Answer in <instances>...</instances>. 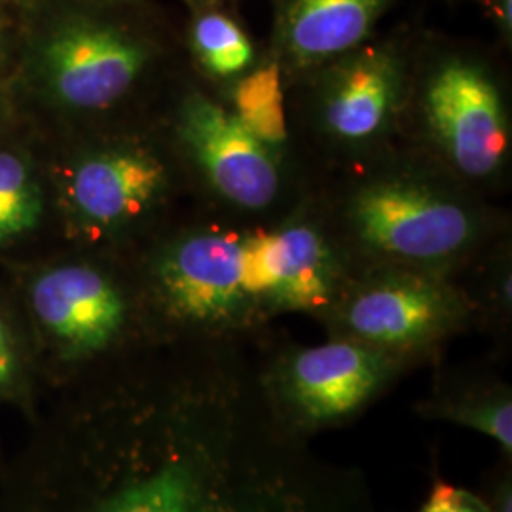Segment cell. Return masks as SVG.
Listing matches in <instances>:
<instances>
[{
	"instance_id": "1",
	"label": "cell",
	"mask_w": 512,
	"mask_h": 512,
	"mask_svg": "<svg viewBox=\"0 0 512 512\" xmlns=\"http://www.w3.org/2000/svg\"><path fill=\"white\" fill-rule=\"evenodd\" d=\"M179 346L80 404L59 512H378L363 469L279 418L258 342Z\"/></svg>"
},
{
	"instance_id": "2",
	"label": "cell",
	"mask_w": 512,
	"mask_h": 512,
	"mask_svg": "<svg viewBox=\"0 0 512 512\" xmlns=\"http://www.w3.org/2000/svg\"><path fill=\"white\" fill-rule=\"evenodd\" d=\"M349 274L308 192L270 219L203 205L152 251L145 296L177 340L253 342L281 315L317 317Z\"/></svg>"
},
{
	"instance_id": "3",
	"label": "cell",
	"mask_w": 512,
	"mask_h": 512,
	"mask_svg": "<svg viewBox=\"0 0 512 512\" xmlns=\"http://www.w3.org/2000/svg\"><path fill=\"white\" fill-rule=\"evenodd\" d=\"M311 202L349 272L410 268L459 277L511 217L403 141L311 175Z\"/></svg>"
},
{
	"instance_id": "4",
	"label": "cell",
	"mask_w": 512,
	"mask_h": 512,
	"mask_svg": "<svg viewBox=\"0 0 512 512\" xmlns=\"http://www.w3.org/2000/svg\"><path fill=\"white\" fill-rule=\"evenodd\" d=\"M401 141L478 194H503L512 169L507 74L476 50H412Z\"/></svg>"
},
{
	"instance_id": "5",
	"label": "cell",
	"mask_w": 512,
	"mask_h": 512,
	"mask_svg": "<svg viewBox=\"0 0 512 512\" xmlns=\"http://www.w3.org/2000/svg\"><path fill=\"white\" fill-rule=\"evenodd\" d=\"M410 55L403 42L370 38L285 84L294 148L310 175L401 141Z\"/></svg>"
},
{
	"instance_id": "6",
	"label": "cell",
	"mask_w": 512,
	"mask_h": 512,
	"mask_svg": "<svg viewBox=\"0 0 512 512\" xmlns=\"http://www.w3.org/2000/svg\"><path fill=\"white\" fill-rule=\"evenodd\" d=\"M169 137L202 205L222 213L270 219L310 192L300 158L262 141L220 92L196 74L184 82L169 118Z\"/></svg>"
},
{
	"instance_id": "7",
	"label": "cell",
	"mask_w": 512,
	"mask_h": 512,
	"mask_svg": "<svg viewBox=\"0 0 512 512\" xmlns=\"http://www.w3.org/2000/svg\"><path fill=\"white\" fill-rule=\"evenodd\" d=\"M332 338H346L401 357L414 366L475 327V308L459 277L410 268L351 272L315 317Z\"/></svg>"
},
{
	"instance_id": "8",
	"label": "cell",
	"mask_w": 512,
	"mask_h": 512,
	"mask_svg": "<svg viewBox=\"0 0 512 512\" xmlns=\"http://www.w3.org/2000/svg\"><path fill=\"white\" fill-rule=\"evenodd\" d=\"M264 342L260 378L266 395L279 418L306 439L355 420L416 368L401 357L346 338L329 336L315 346Z\"/></svg>"
},
{
	"instance_id": "9",
	"label": "cell",
	"mask_w": 512,
	"mask_h": 512,
	"mask_svg": "<svg viewBox=\"0 0 512 512\" xmlns=\"http://www.w3.org/2000/svg\"><path fill=\"white\" fill-rule=\"evenodd\" d=\"M183 167L141 137H124L86 152L67 179V200L78 226L93 239L126 234L152 219L171 198Z\"/></svg>"
},
{
	"instance_id": "10",
	"label": "cell",
	"mask_w": 512,
	"mask_h": 512,
	"mask_svg": "<svg viewBox=\"0 0 512 512\" xmlns=\"http://www.w3.org/2000/svg\"><path fill=\"white\" fill-rule=\"evenodd\" d=\"M44 57L50 88L65 107L105 114L139 88L152 50L122 27L76 21L55 33Z\"/></svg>"
},
{
	"instance_id": "11",
	"label": "cell",
	"mask_w": 512,
	"mask_h": 512,
	"mask_svg": "<svg viewBox=\"0 0 512 512\" xmlns=\"http://www.w3.org/2000/svg\"><path fill=\"white\" fill-rule=\"evenodd\" d=\"M42 327L73 359H95L124 342L133 302L114 275L95 264H67L40 275L31 291Z\"/></svg>"
},
{
	"instance_id": "12",
	"label": "cell",
	"mask_w": 512,
	"mask_h": 512,
	"mask_svg": "<svg viewBox=\"0 0 512 512\" xmlns=\"http://www.w3.org/2000/svg\"><path fill=\"white\" fill-rule=\"evenodd\" d=\"M395 0H277L272 57L283 82L368 42Z\"/></svg>"
},
{
	"instance_id": "13",
	"label": "cell",
	"mask_w": 512,
	"mask_h": 512,
	"mask_svg": "<svg viewBox=\"0 0 512 512\" xmlns=\"http://www.w3.org/2000/svg\"><path fill=\"white\" fill-rule=\"evenodd\" d=\"M427 420L448 421L494 440L501 454L512 458V389L494 376H448L416 404Z\"/></svg>"
},
{
	"instance_id": "14",
	"label": "cell",
	"mask_w": 512,
	"mask_h": 512,
	"mask_svg": "<svg viewBox=\"0 0 512 512\" xmlns=\"http://www.w3.org/2000/svg\"><path fill=\"white\" fill-rule=\"evenodd\" d=\"M217 86L239 118L262 141L283 154L300 158L289 128L283 73L272 57H260L249 73Z\"/></svg>"
},
{
	"instance_id": "15",
	"label": "cell",
	"mask_w": 512,
	"mask_h": 512,
	"mask_svg": "<svg viewBox=\"0 0 512 512\" xmlns=\"http://www.w3.org/2000/svg\"><path fill=\"white\" fill-rule=\"evenodd\" d=\"M190 52L196 74L213 84H228L260 61L238 21L219 10L202 12L192 21Z\"/></svg>"
},
{
	"instance_id": "16",
	"label": "cell",
	"mask_w": 512,
	"mask_h": 512,
	"mask_svg": "<svg viewBox=\"0 0 512 512\" xmlns=\"http://www.w3.org/2000/svg\"><path fill=\"white\" fill-rule=\"evenodd\" d=\"M461 275H469L467 283L459 281L475 308L476 325L505 340L512 327V232L497 239Z\"/></svg>"
},
{
	"instance_id": "17",
	"label": "cell",
	"mask_w": 512,
	"mask_h": 512,
	"mask_svg": "<svg viewBox=\"0 0 512 512\" xmlns=\"http://www.w3.org/2000/svg\"><path fill=\"white\" fill-rule=\"evenodd\" d=\"M40 215V190L29 167L16 154L0 152V243L33 230Z\"/></svg>"
},
{
	"instance_id": "18",
	"label": "cell",
	"mask_w": 512,
	"mask_h": 512,
	"mask_svg": "<svg viewBox=\"0 0 512 512\" xmlns=\"http://www.w3.org/2000/svg\"><path fill=\"white\" fill-rule=\"evenodd\" d=\"M416 512H492L486 497L437 480Z\"/></svg>"
},
{
	"instance_id": "19",
	"label": "cell",
	"mask_w": 512,
	"mask_h": 512,
	"mask_svg": "<svg viewBox=\"0 0 512 512\" xmlns=\"http://www.w3.org/2000/svg\"><path fill=\"white\" fill-rule=\"evenodd\" d=\"M486 501L492 512H512L511 461H507V465H501L492 476V490Z\"/></svg>"
},
{
	"instance_id": "20",
	"label": "cell",
	"mask_w": 512,
	"mask_h": 512,
	"mask_svg": "<svg viewBox=\"0 0 512 512\" xmlns=\"http://www.w3.org/2000/svg\"><path fill=\"white\" fill-rule=\"evenodd\" d=\"M484 6L488 8L503 44L511 46L512 0H484Z\"/></svg>"
},
{
	"instance_id": "21",
	"label": "cell",
	"mask_w": 512,
	"mask_h": 512,
	"mask_svg": "<svg viewBox=\"0 0 512 512\" xmlns=\"http://www.w3.org/2000/svg\"><path fill=\"white\" fill-rule=\"evenodd\" d=\"M14 368H16V355L12 348V340L4 321L0 319V387H4L12 380Z\"/></svg>"
}]
</instances>
